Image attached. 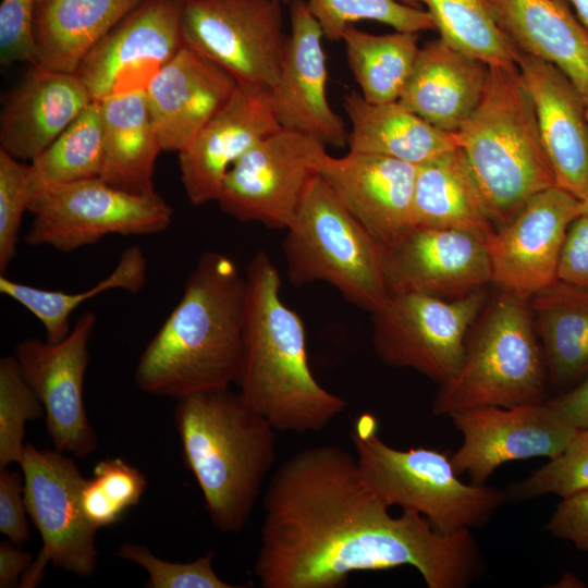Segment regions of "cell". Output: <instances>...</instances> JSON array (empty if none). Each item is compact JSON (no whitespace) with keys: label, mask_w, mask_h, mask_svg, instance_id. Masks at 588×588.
Segmentation results:
<instances>
[{"label":"cell","mask_w":588,"mask_h":588,"mask_svg":"<svg viewBox=\"0 0 588 588\" xmlns=\"http://www.w3.org/2000/svg\"><path fill=\"white\" fill-rule=\"evenodd\" d=\"M32 65L8 95L0 120V149L30 161L94 101L75 73Z\"/></svg>","instance_id":"cb8c5ba5"},{"label":"cell","mask_w":588,"mask_h":588,"mask_svg":"<svg viewBox=\"0 0 588 588\" xmlns=\"http://www.w3.org/2000/svg\"><path fill=\"white\" fill-rule=\"evenodd\" d=\"M458 134L497 228L507 223L534 195L556 185L516 63L489 66L482 97Z\"/></svg>","instance_id":"5b68a950"},{"label":"cell","mask_w":588,"mask_h":588,"mask_svg":"<svg viewBox=\"0 0 588 588\" xmlns=\"http://www.w3.org/2000/svg\"><path fill=\"white\" fill-rule=\"evenodd\" d=\"M147 280V260L143 249L133 245L123 250L115 268L105 279L84 292L66 293L16 282L0 277V293L30 311L44 326L46 341L56 343L71 331L70 317L85 301L110 290L139 292Z\"/></svg>","instance_id":"d6a6232c"},{"label":"cell","mask_w":588,"mask_h":588,"mask_svg":"<svg viewBox=\"0 0 588 588\" xmlns=\"http://www.w3.org/2000/svg\"><path fill=\"white\" fill-rule=\"evenodd\" d=\"M318 173L352 216L385 247L412 225L417 166L388 156L329 154Z\"/></svg>","instance_id":"44dd1931"},{"label":"cell","mask_w":588,"mask_h":588,"mask_svg":"<svg viewBox=\"0 0 588 588\" xmlns=\"http://www.w3.org/2000/svg\"><path fill=\"white\" fill-rule=\"evenodd\" d=\"M350 151L388 156L415 166L461 148L458 132L441 131L399 101L371 103L359 91L344 97Z\"/></svg>","instance_id":"f1b7e54d"},{"label":"cell","mask_w":588,"mask_h":588,"mask_svg":"<svg viewBox=\"0 0 588 588\" xmlns=\"http://www.w3.org/2000/svg\"><path fill=\"white\" fill-rule=\"evenodd\" d=\"M237 81L224 69L183 46L145 90L163 151L184 150L229 100Z\"/></svg>","instance_id":"603a6c76"},{"label":"cell","mask_w":588,"mask_h":588,"mask_svg":"<svg viewBox=\"0 0 588 588\" xmlns=\"http://www.w3.org/2000/svg\"><path fill=\"white\" fill-rule=\"evenodd\" d=\"M579 215V199L556 185L534 195L486 241L491 282L528 301L558 280L566 233Z\"/></svg>","instance_id":"e0dca14e"},{"label":"cell","mask_w":588,"mask_h":588,"mask_svg":"<svg viewBox=\"0 0 588 588\" xmlns=\"http://www.w3.org/2000/svg\"><path fill=\"white\" fill-rule=\"evenodd\" d=\"M341 40L363 98L371 103L399 101L420 50L417 34L375 35L350 24Z\"/></svg>","instance_id":"1f68e13d"},{"label":"cell","mask_w":588,"mask_h":588,"mask_svg":"<svg viewBox=\"0 0 588 588\" xmlns=\"http://www.w3.org/2000/svg\"><path fill=\"white\" fill-rule=\"evenodd\" d=\"M280 128L269 89L237 83L229 100L179 152L180 177L188 200L195 206L217 201L232 166Z\"/></svg>","instance_id":"ffe728a7"},{"label":"cell","mask_w":588,"mask_h":588,"mask_svg":"<svg viewBox=\"0 0 588 588\" xmlns=\"http://www.w3.org/2000/svg\"><path fill=\"white\" fill-rule=\"evenodd\" d=\"M389 506L336 445L283 462L264 497L254 574L262 588H341L355 572L412 566L428 588H465L482 559L470 530L444 534L420 514Z\"/></svg>","instance_id":"6da1fadb"},{"label":"cell","mask_w":588,"mask_h":588,"mask_svg":"<svg viewBox=\"0 0 588 588\" xmlns=\"http://www.w3.org/2000/svg\"><path fill=\"white\" fill-rule=\"evenodd\" d=\"M174 421L185 464L212 525L222 534L246 526L275 460V429L229 388L176 399Z\"/></svg>","instance_id":"277c9868"},{"label":"cell","mask_w":588,"mask_h":588,"mask_svg":"<svg viewBox=\"0 0 588 588\" xmlns=\"http://www.w3.org/2000/svg\"><path fill=\"white\" fill-rule=\"evenodd\" d=\"M32 197L29 164L0 149V272L15 259L20 228Z\"/></svg>","instance_id":"60d3db41"},{"label":"cell","mask_w":588,"mask_h":588,"mask_svg":"<svg viewBox=\"0 0 588 588\" xmlns=\"http://www.w3.org/2000/svg\"><path fill=\"white\" fill-rule=\"evenodd\" d=\"M327 147L303 134L280 128L246 151L226 173L220 209L241 222L286 230Z\"/></svg>","instance_id":"4fadbf2b"},{"label":"cell","mask_w":588,"mask_h":588,"mask_svg":"<svg viewBox=\"0 0 588 588\" xmlns=\"http://www.w3.org/2000/svg\"><path fill=\"white\" fill-rule=\"evenodd\" d=\"M45 416V407L26 382L14 355L0 359V469L20 463L25 425Z\"/></svg>","instance_id":"74e56055"},{"label":"cell","mask_w":588,"mask_h":588,"mask_svg":"<svg viewBox=\"0 0 588 588\" xmlns=\"http://www.w3.org/2000/svg\"><path fill=\"white\" fill-rule=\"evenodd\" d=\"M280 277L264 250L246 269L243 364L236 384L245 402L277 431L320 432L347 403L314 377L303 320L282 301Z\"/></svg>","instance_id":"3957f363"},{"label":"cell","mask_w":588,"mask_h":588,"mask_svg":"<svg viewBox=\"0 0 588 588\" xmlns=\"http://www.w3.org/2000/svg\"><path fill=\"white\" fill-rule=\"evenodd\" d=\"M146 486L145 475L127 462L119 457L99 461L81 490L87 522L96 529L119 523L128 509L138 504Z\"/></svg>","instance_id":"8d00e7d4"},{"label":"cell","mask_w":588,"mask_h":588,"mask_svg":"<svg viewBox=\"0 0 588 588\" xmlns=\"http://www.w3.org/2000/svg\"><path fill=\"white\" fill-rule=\"evenodd\" d=\"M463 436L451 456L457 475L485 485L497 468L509 462L560 455L577 432L548 402L511 407L478 406L449 415Z\"/></svg>","instance_id":"9a60e30c"},{"label":"cell","mask_w":588,"mask_h":588,"mask_svg":"<svg viewBox=\"0 0 588 588\" xmlns=\"http://www.w3.org/2000/svg\"><path fill=\"white\" fill-rule=\"evenodd\" d=\"M587 118H588V103H587Z\"/></svg>","instance_id":"816d5d0a"},{"label":"cell","mask_w":588,"mask_h":588,"mask_svg":"<svg viewBox=\"0 0 588 588\" xmlns=\"http://www.w3.org/2000/svg\"><path fill=\"white\" fill-rule=\"evenodd\" d=\"M489 65L440 38L420 48L399 99L432 126L458 132L478 106Z\"/></svg>","instance_id":"d4e9b609"},{"label":"cell","mask_w":588,"mask_h":588,"mask_svg":"<svg viewBox=\"0 0 588 588\" xmlns=\"http://www.w3.org/2000/svg\"><path fill=\"white\" fill-rule=\"evenodd\" d=\"M440 39L489 66L516 63L517 50L498 26L486 0H417Z\"/></svg>","instance_id":"e575fe53"},{"label":"cell","mask_w":588,"mask_h":588,"mask_svg":"<svg viewBox=\"0 0 588 588\" xmlns=\"http://www.w3.org/2000/svg\"><path fill=\"white\" fill-rule=\"evenodd\" d=\"M412 225L462 230L485 242L494 232V223L461 148L417 166Z\"/></svg>","instance_id":"f546056e"},{"label":"cell","mask_w":588,"mask_h":588,"mask_svg":"<svg viewBox=\"0 0 588 588\" xmlns=\"http://www.w3.org/2000/svg\"><path fill=\"white\" fill-rule=\"evenodd\" d=\"M382 253L391 293L457 298L491 282L486 242L466 231L413 225Z\"/></svg>","instance_id":"d6986e66"},{"label":"cell","mask_w":588,"mask_h":588,"mask_svg":"<svg viewBox=\"0 0 588 588\" xmlns=\"http://www.w3.org/2000/svg\"><path fill=\"white\" fill-rule=\"evenodd\" d=\"M19 547L10 540L0 543V588L20 587L23 574L34 561Z\"/></svg>","instance_id":"7dc6e473"},{"label":"cell","mask_w":588,"mask_h":588,"mask_svg":"<svg viewBox=\"0 0 588 588\" xmlns=\"http://www.w3.org/2000/svg\"><path fill=\"white\" fill-rule=\"evenodd\" d=\"M485 304L481 289L457 298L391 293L371 314V342L388 366L409 368L442 383L458 369L469 329Z\"/></svg>","instance_id":"30bf717a"},{"label":"cell","mask_w":588,"mask_h":588,"mask_svg":"<svg viewBox=\"0 0 588 588\" xmlns=\"http://www.w3.org/2000/svg\"><path fill=\"white\" fill-rule=\"evenodd\" d=\"M323 37L341 40L343 30L358 21H373L399 32L434 30V23L417 0H308Z\"/></svg>","instance_id":"d590c367"},{"label":"cell","mask_w":588,"mask_h":588,"mask_svg":"<svg viewBox=\"0 0 588 588\" xmlns=\"http://www.w3.org/2000/svg\"><path fill=\"white\" fill-rule=\"evenodd\" d=\"M22 471L0 469V532L22 546L29 539Z\"/></svg>","instance_id":"7bdbcfd3"},{"label":"cell","mask_w":588,"mask_h":588,"mask_svg":"<svg viewBox=\"0 0 588 588\" xmlns=\"http://www.w3.org/2000/svg\"><path fill=\"white\" fill-rule=\"evenodd\" d=\"M516 64L530 96L556 186L588 197L587 102L555 65L517 50Z\"/></svg>","instance_id":"7402d4cb"},{"label":"cell","mask_w":588,"mask_h":588,"mask_svg":"<svg viewBox=\"0 0 588 588\" xmlns=\"http://www.w3.org/2000/svg\"><path fill=\"white\" fill-rule=\"evenodd\" d=\"M547 402L575 428L588 429V376Z\"/></svg>","instance_id":"bcb514c9"},{"label":"cell","mask_w":588,"mask_h":588,"mask_svg":"<svg viewBox=\"0 0 588 588\" xmlns=\"http://www.w3.org/2000/svg\"><path fill=\"white\" fill-rule=\"evenodd\" d=\"M513 47L552 63L588 103V30L566 0H486Z\"/></svg>","instance_id":"484cf974"},{"label":"cell","mask_w":588,"mask_h":588,"mask_svg":"<svg viewBox=\"0 0 588 588\" xmlns=\"http://www.w3.org/2000/svg\"><path fill=\"white\" fill-rule=\"evenodd\" d=\"M290 24L279 76L269 89L274 117L283 130L343 148L348 131L328 101L323 33L305 0L290 4Z\"/></svg>","instance_id":"ac0fdd59"},{"label":"cell","mask_w":588,"mask_h":588,"mask_svg":"<svg viewBox=\"0 0 588 588\" xmlns=\"http://www.w3.org/2000/svg\"><path fill=\"white\" fill-rule=\"evenodd\" d=\"M278 2H280L281 4L284 3V4H291L293 2V0H275Z\"/></svg>","instance_id":"f907efd6"},{"label":"cell","mask_w":588,"mask_h":588,"mask_svg":"<svg viewBox=\"0 0 588 588\" xmlns=\"http://www.w3.org/2000/svg\"><path fill=\"white\" fill-rule=\"evenodd\" d=\"M25 234L30 246L62 253L93 245L111 234L149 235L167 230L173 210L160 197L134 195L100 177L32 186Z\"/></svg>","instance_id":"9c48e42d"},{"label":"cell","mask_w":588,"mask_h":588,"mask_svg":"<svg viewBox=\"0 0 588 588\" xmlns=\"http://www.w3.org/2000/svg\"><path fill=\"white\" fill-rule=\"evenodd\" d=\"M576 12V16L584 27L588 30V0H566Z\"/></svg>","instance_id":"c3c4849f"},{"label":"cell","mask_w":588,"mask_h":588,"mask_svg":"<svg viewBox=\"0 0 588 588\" xmlns=\"http://www.w3.org/2000/svg\"><path fill=\"white\" fill-rule=\"evenodd\" d=\"M103 123L102 166L99 177L121 191L156 196L154 173L162 150L145 91L100 100Z\"/></svg>","instance_id":"83f0119b"},{"label":"cell","mask_w":588,"mask_h":588,"mask_svg":"<svg viewBox=\"0 0 588 588\" xmlns=\"http://www.w3.org/2000/svg\"><path fill=\"white\" fill-rule=\"evenodd\" d=\"M295 286L326 282L370 314L391 295L381 245L342 205L318 173L308 185L283 240Z\"/></svg>","instance_id":"ba28073f"},{"label":"cell","mask_w":588,"mask_h":588,"mask_svg":"<svg viewBox=\"0 0 588 588\" xmlns=\"http://www.w3.org/2000/svg\"><path fill=\"white\" fill-rule=\"evenodd\" d=\"M183 46L179 0H144L97 42L75 74L94 100L145 91Z\"/></svg>","instance_id":"2e32d148"},{"label":"cell","mask_w":588,"mask_h":588,"mask_svg":"<svg viewBox=\"0 0 588 588\" xmlns=\"http://www.w3.org/2000/svg\"><path fill=\"white\" fill-rule=\"evenodd\" d=\"M144 0H38L33 64L75 73L97 42Z\"/></svg>","instance_id":"4316f807"},{"label":"cell","mask_w":588,"mask_h":588,"mask_svg":"<svg viewBox=\"0 0 588 588\" xmlns=\"http://www.w3.org/2000/svg\"><path fill=\"white\" fill-rule=\"evenodd\" d=\"M588 490V429H578L565 450L510 488V497L524 501L544 494L561 498Z\"/></svg>","instance_id":"f35d334b"},{"label":"cell","mask_w":588,"mask_h":588,"mask_svg":"<svg viewBox=\"0 0 588 588\" xmlns=\"http://www.w3.org/2000/svg\"><path fill=\"white\" fill-rule=\"evenodd\" d=\"M580 213L588 216V197L579 200Z\"/></svg>","instance_id":"681fc988"},{"label":"cell","mask_w":588,"mask_h":588,"mask_svg":"<svg viewBox=\"0 0 588 588\" xmlns=\"http://www.w3.org/2000/svg\"><path fill=\"white\" fill-rule=\"evenodd\" d=\"M351 439L371 491L389 507L420 514L441 532L480 527L505 500L504 492L494 487L463 482L444 452L392 448L378 436L371 414L356 418Z\"/></svg>","instance_id":"8992f818"},{"label":"cell","mask_w":588,"mask_h":588,"mask_svg":"<svg viewBox=\"0 0 588 588\" xmlns=\"http://www.w3.org/2000/svg\"><path fill=\"white\" fill-rule=\"evenodd\" d=\"M547 529L554 537L588 551V490L562 498L552 513Z\"/></svg>","instance_id":"ee69618b"},{"label":"cell","mask_w":588,"mask_h":588,"mask_svg":"<svg viewBox=\"0 0 588 588\" xmlns=\"http://www.w3.org/2000/svg\"><path fill=\"white\" fill-rule=\"evenodd\" d=\"M103 123L100 101H91L69 127L30 161V184H63L99 177Z\"/></svg>","instance_id":"836d02e7"},{"label":"cell","mask_w":588,"mask_h":588,"mask_svg":"<svg viewBox=\"0 0 588 588\" xmlns=\"http://www.w3.org/2000/svg\"><path fill=\"white\" fill-rule=\"evenodd\" d=\"M558 280L588 290V216L569 225L558 267Z\"/></svg>","instance_id":"f6af8a7d"},{"label":"cell","mask_w":588,"mask_h":588,"mask_svg":"<svg viewBox=\"0 0 588 588\" xmlns=\"http://www.w3.org/2000/svg\"><path fill=\"white\" fill-rule=\"evenodd\" d=\"M117 555L132 561L148 573V588H234L216 573L213 551L188 563L169 562L159 559L144 544L124 542Z\"/></svg>","instance_id":"ab89813d"},{"label":"cell","mask_w":588,"mask_h":588,"mask_svg":"<svg viewBox=\"0 0 588 588\" xmlns=\"http://www.w3.org/2000/svg\"><path fill=\"white\" fill-rule=\"evenodd\" d=\"M19 464L27 514L42 541L20 587H37L48 563L83 578L93 576L97 567L98 529L87 522L81 505L86 478L63 452L39 450L32 443L26 444Z\"/></svg>","instance_id":"8fae6325"},{"label":"cell","mask_w":588,"mask_h":588,"mask_svg":"<svg viewBox=\"0 0 588 588\" xmlns=\"http://www.w3.org/2000/svg\"><path fill=\"white\" fill-rule=\"evenodd\" d=\"M246 279L228 255L207 250L183 295L142 353L136 385L181 396L237 383L244 350Z\"/></svg>","instance_id":"7a4b0ae2"},{"label":"cell","mask_w":588,"mask_h":588,"mask_svg":"<svg viewBox=\"0 0 588 588\" xmlns=\"http://www.w3.org/2000/svg\"><path fill=\"white\" fill-rule=\"evenodd\" d=\"M184 46L237 83L270 89L287 40L275 0H179Z\"/></svg>","instance_id":"7c38bea8"},{"label":"cell","mask_w":588,"mask_h":588,"mask_svg":"<svg viewBox=\"0 0 588 588\" xmlns=\"http://www.w3.org/2000/svg\"><path fill=\"white\" fill-rule=\"evenodd\" d=\"M527 303L550 381L567 391L588 376V290L555 280Z\"/></svg>","instance_id":"4dcf8cb0"},{"label":"cell","mask_w":588,"mask_h":588,"mask_svg":"<svg viewBox=\"0 0 588 588\" xmlns=\"http://www.w3.org/2000/svg\"><path fill=\"white\" fill-rule=\"evenodd\" d=\"M38 0H2L0 3V62L34 63L33 20Z\"/></svg>","instance_id":"b9f144b4"},{"label":"cell","mask_w":588,"mask_h":588,"mask_svg":"<svg viewBox=\"0 0 588 588\" xmlns=\"http://www.w3.org/2000/svg\"><path fill=\"white\" fill-rule=\"evenodd\" d=\"M474 329L457 371L440 383L432 413L546 402L547 369L527 301L501 291Z\"/></svg>","instance_id":"52a82bcc"},{"label":"cell","mask_w":588,"mask_h":588,"mask_svg":"<svg viewBox=\"0 0 588 588\" xmlns=\"http://www.w3.org/2000/svg\"><path fill=\"white\" fill-rule=\"evenodd\" d=\"M96 322V314L86 311L63 340L49 343L28 338L19 342L13 353L45 407L46 428L54 450L76 457L90 455L98 444L84 404L88 342Z\"/></svg>","instance_id":"5bb4252c"}]
</instances>
